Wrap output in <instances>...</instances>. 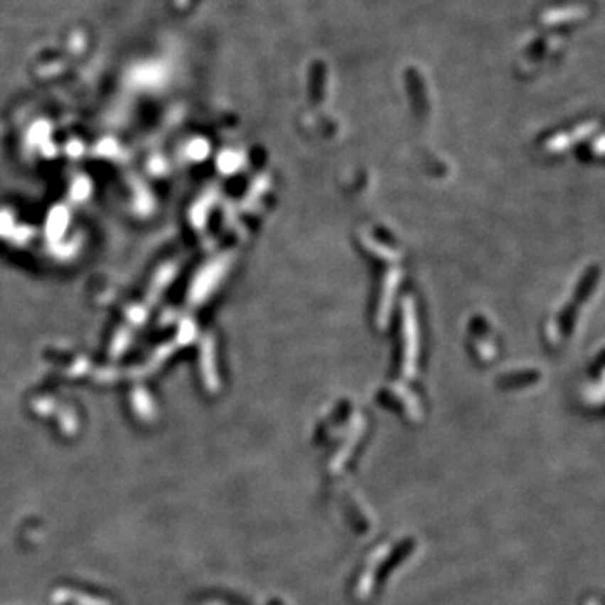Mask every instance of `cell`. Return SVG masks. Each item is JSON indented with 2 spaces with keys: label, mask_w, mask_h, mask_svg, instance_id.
<instances>
[{
  "label": "cell",
  "mask_w": 605,
  "mask_h": 605,
  "mask_svg": "<svg viewBox=\"0 0 605 605\" xmlns=\"http://www.w3.org/2000/svg\"><path fill=\"white\" fill-rule=\"evenodd\" d=\"M365 244H367L370 251L378 254V256L383 257V259H387V261H397V259H399V256H397V254L394 251H390V249L380 246V244H377L375 241H372L370 237H365Z\"/></svg>",
  "instance_id": "cell-5"
},
{
  "label": "cell",
  "mask_w": 605,
  "mask_h": 605,
  "mask_svg": "<svg viewBox=\"0 0 605 605\" xmlns=\"http://www.w3.org/2000/svg\"><path fill=\"white\" fill-rule=\"evenodd\" d=\"M399 279H400L399 269H392L385 278V284H383V296H382V301H380V309H378V315H377L378 328H382V330L387 326V323H389L392 304H394L395 289H397V286H399Z\"/></svg>",
  "instance_id": "cell-2"
},
{
  "label": "cell",
  "mask_w": 605,
  "mask_h": 605,
  "mask_svg": "<svg viewBox=\"0 0 605 605\" xmlns=\"http://www.w3.org/2000/svg\"><path fill=\"white\" fill-rule=\"evenodd\" d=\"M585 14V9L582 7H567V9H557V11H548L545 12L542 21L545 24H558L563 21H574L579 19Z\"/></svg>",
  "instance_id": "cell-4"
},
{
  "label": "cell",
  "mask_w": 605,
  "mask_h": 605,
  "mask_svg": "<svg viewBox=\"0 0 605 605\" xmlns=\"http://www.w3.org/2000/svg\"><path fill=\"white\" fill-rule=\"evenodd\" d=\"M404 313V341H405V353H404V375L412 378L417 370V358H419V326L415 320L414 301L410 298H405L402 303Z\"/></svg>",
  "instance_id": "cell-1"
},
{
  "label": "cell",
  "mask_w": 605,
  "mask_h": 605,
  "mask_svg": "<svg viewBox=\"0 0 605 605\" xmlns=\"http://www.w3.org/2000/svg\"><path fill=\"white\" fill-rule=\"evenodd\" d=\"M595 128H597V123H587V124H582L580 128H577L575 132H572V133H562V135H558V136H555L553 138V140H550L548 141V150H553V151H560V150H565L568 145H572V143L574 141H579V140H582V138H585L587 135H590V133H592Z\"/></svg>",
  "instance_id": "cell-3"
}]
</instances>
